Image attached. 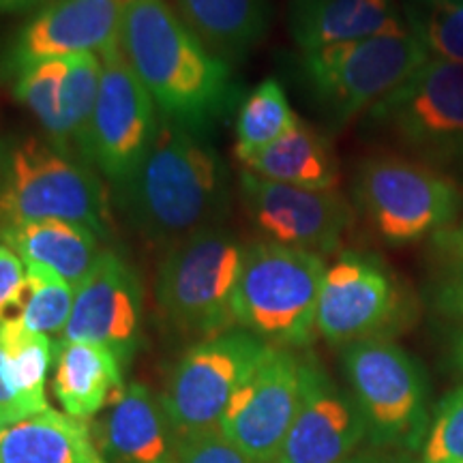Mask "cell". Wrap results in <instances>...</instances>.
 Returning <instances> with one entry per match:
<instances>
[{"mask_svg": "<svg viewBox=\"0 0 463 463\" xmlns=\"http://www.w3.org/2000/svg\"><path fill=\"white\" fill-rule=\"evenodd\" d=\"M45 0H0V17L31 14L37 7H42Z\"/></svg>", "mask_w": 463, "mask_h": 463, "instance_id": "37", "label": "cell"}, {"mask_svg": "<svg viewBox=\"0 0 463 463\" xmlns=\"http://www.w3.org/2000/svg\"><path fill=\"white\" fill-rule=\"evenodd\" d=\"M161 114L120 45L101 54V82L78 155L120 184L140 167L157 137Z\"/></svg>", "mask_w": 463, "mask_h": 463, "instance_id": "12", "label": "cell"}, {"mask_svg": "<svg viewBox=\"0 0 463 463\" xmlns=\"http://www.w3.org/2000/svg\"><path fill=\"white\" fill-rule=\"evenodd\" d=\"M28 297L26 264L14 249L0 242V326L20 320Z\"/></svg>", "mask_w": 463, "mask_h": 463, "instance_id": "31", "label": "cell"}, {"mask_svg": "<svg viewBox=\"0 0 463 463\" xmlns=\"http://www.w3.org/2000/svg\"><path fill=\"white\" fill-rule=\"evenodd\" d=\"M453 358H455L457 367H459V372L463 373V331L455 337V344H453Z\"/></svg>", "mask_w": 463, "mask_h": 463, "instance_id": "38", "label": "cell"}, {"mask_svg": "<svg viewBox=\"0 0 463 463\" xmlns=\"http://www.w3.org/2000/svg\"><path fill=\"white\" fill-rule=\"evenodd\" d=\"M270 347L239 326L189 345L159 395L178 438L217 430L232 395Z\"/></svg>", "mask_w": 463, "mask_h": 463, "instance_id": "11", "label": "cell"}, {"mask_svg": "<svg viewBox=\"0 0 463 463\" xmlns=\"http://www.w3.org/2000/svg\"><path fill=\"white\" fill-rule=\"evenodd\" d=\"M433 251L444 262H463V223L433 236Z\"/></svg>", "mask_w": 463, "mask_h": 463, "instance_id": "35", "label": "cell"}, {"mask_svg": "<svg viewBox=\"0 0 463 463\" xmlns=\"http://www.w3.org/2000/svg\"><path fill=\"white\" fill-rule=\"evenodd\" d=\"M118 45L161 118L208 136L241 106L232 67L195 37L170 0H129Z\"/></svg>", "mask_w": 463, "mask_h": 463, "instance_id": "1", "label": "cell"}, {"mask_svg": "<svg viewBox=\"0 0 463 463\" xmlns=\"http://www.w3.org/2000/svg\"><path fill=\"white\" fill-rule=\"evenodd\" d=\"M129 0H45L0 48V82H14L37 62L103 54L118 45Z\"/></svg>", "mask_w": 463, "mask_h": 463, "instance_id": "14", "label": "cell"}, {"mask_svg": "<svg viewBox=\"0 0 463 463\" xmlns=\"http://www.w3.org/2000/svg\"><path fill=\"white\" fill-rule=\"evenodd\" d=\"M341 463H420V459H414L412 453H405V450L367 447L358 449Z\"/></svg>", "mask_w": 463, "mask_h": 463, "instance_id": "36", "label": "cell"}, {"mask_svg": "<svg viewBox=\"0 0 463 463\" xmlns=\"http://www.w3.org/2000/svg\"><path fill=\"white\" fill-rule=\"evenodd\" d=\"M178 15L222 61H242L262 42L270 20L269 0H174Z\"/></svg>", "mask_w": 463, "mask_h": 463, "instance_id": "25", "label": "cell"}, {"mask_svg": "<svg viewBox=\"0 0 463 463\" xmlns=\"http://www.w3.org/2000/svg\"><path fill=\"white\" fill-rule=\"evenodd\" d=\"M403 155L449 172L463 170V65L430 61L367 112Z\"/></svg>", "mask_w": 463, "mask_h": 463, "instance_id": "9", "label": "cell"}, {"mask_svg": "<svg viewBox=\"0 0 463 463\" xmlns=\"http://www.w3.org/2000/svg\"><path fill=\"white\" fill-rule=\"evenodd\" d=\"M324 273L326 262L317 253L266 241L245 245L236 326L275 347L297 352L311 345Z\"/></svg>", "mask_w": 463, "mask_h": 463, "instance_id": "5", "label": "cell"}, {"mask_svg": "<svg viewBox=\"0 0 463 463\" xmlns=\"http://www.w3.org/2000/svg\"><path fill=\"white\" fill-rule=\"evenodd\" d=\"M26 273L28 297L20 317L22 324L33 333L61 339L71 317L75 288L62 277L39 266H26Z\"/></svg>", "mask_w": 463, "mask_h": 463, "instance_id": "29", "label": "cell"}, {"mask_svg": "<svg viewBox=\"0 0 463 463\" xmlns=\"http://www.w3.org/2000/svg\"><path fill=\"white\" fill-rule=\"evenodd\" d=\"M101 82L99 54L50 58L28 67L11 82L14 97L37 118L56 146L78 153Z\"/></svg>", "mask_w": 463, "mask_h": 463, "instance_id": "18", "label": "cell"}, {"mask_svg": "<svg viewBox=\"0 0 463 463\" xmlns=\"http://www.w3.org/2000/svg\"><path fill=\"white\" fill-rule=\"evenodd\" d=\"M402 9L431 58L463 65V0H403Z\"/></svg>", "mask_w": 463, "mask_h": 463, "instance_id": "28", "label": "cell"}, {"mask_svg": "<svg viewBox=\"0 0 463 463\" xmlns=\"http://www.w3.org/2000/svg\"><path fill=\"white\" fill-rule=\"evenodd\" d=\"M0 347L7 361L11 384L31 414L48 410L45 382L56 358V341L48 335L28 331L22 320H9L0 326Z\"/></svg>", "mask_w": 463, "mask_h": 463, "instance_id": "26", "label": "cell"}, {"mask_svg": "<svg viewBox=\"0 0 463 463\" xmlns=\"http://www.w3.org/2000/svg\"><path fill=\"white\" fill-rule=\"evenodd\" d=\"M410 28L361 42L303 52L300 80L311 101L333 125L367 114L430 61Z\"/></svg>", "mask_w": 463, "mask_h": 463, "instance_id": "7", "label": "cell"}, {"mask_svg": "<svg viewBox=\"0 0 463 463\" xmlns=\"http://www.w3.org/2000/svg\"><path fill=\"white\" fill-rule=\"evenodd\" d=\"M99 172L48 137H0V228L62 219L108 236L109 202Z\"/></svg>", "mask_w": 463, "mask_h": 463, "instance_id": "3", "label": "cell"}, {"mask_svg": "<svg viewBox=\"0 0 463 463\" xmlns=\"http://www.w3.org/2000/svg\"><path fill=\"white\" fill-rule=\"evenodd\" d=\"M242 260L245 245L223 225L167 247L155 281V298L167 326L195 341L236 328L234 298Z\"/></svg>", "mask_w": 463, "mask_h": 463, "instance_id": "6", "label": "cell"}, {"mask_svg": "<svg viewBox=\"0 0 463 463\" xmlns=\"http://www.w3.org/2000/svg\"><path fill=\"white\" fill-rule=\"evenodd\" d=\"M433 303L439 314L463 322V262H444L433 286Z\"/></svg>", "mask_w": 463, "mask_h": 463, "instance_id": "33", "label": "cell"}, {"mask_svg": "<svg viewBox=\"0 0 463 463\" xmlns=\"http://www.w3.org/2000/svg\"><path fill=\"white\" fill-rule=\"evenodd\" d=\"M242 170L269 181L309 191H331L339 184V161L328 137L316 127L298 123L279 140L241 161Z\"/></svg>", "mask_w": 463, "mask_h": 463, "instance_id": "24", "label": "cell"}, {"mask_svg": "<svg viewBox=\"0 0 463 463\" xmlns=\"http://www.w3.org/2000/svg\"><path fill=\"white\" fill-rule=\"evenodd\" d=\"M28 416H33L31 410L26 408L11 384L7 361H5V352L0 347V431L28 419Z\"/></svg>", "mask_w": 463, "mask_h": 463, "instance_id": "34", "label": "cell"}, {"mask_svg": "<svg viewBox=\"0 0 463 463\" xmlns=\"http://www.w3.org/2000/svg\"><path fill=\"white\" fill-rule=\"evenodd\" d=\"M144 289L133 266L106 249L92 273L75 289L71 317L58 341L97 344L127 367L142 344Z\"/></svg>", "mask_w": 463, "mask_h": 463, "instance_id": "17", "label": "cell"}, {"mask_svg": "<svg viewBox=\"0 0 463 463\" xmlns=\"http://www.w3.org/2000/svg\"><path fill=\"white\" fill-rule=\"evenodd\" d=\"M367 427L350 389L316 356H300L297 414L277 463H341L361 449Z\"/></svg>", "mask_w": 463, "mask_h": 463, "instance_id": "16", "label": "cell"}, {"mask_svg": "<svg viewBox=\"0 0 463 463\" xmlns=\"http://www.w3.org/2000/svg\"><path fill=\"white\" fill-rule=\"evenodd\" d=\"M397 0H292L289 33L303 52L405 31Z\"/></svg>", "mask_w": 463, "mask_h": 463, "instance_id": "20", "label": "cell"}, {"mask_svg": "<svg viewBox=\"0 0 463 463\" xmlns=\"http://www.w3.org/2000/svg\"><path fill=\"white\" fill-rule=\"evenodd\" d=\"M341 364L369 447L420 453L431 422L430 382L420 363L392 339H367L341 347Z\"/></svg>", "mask_w": 463, "mask_h": 463, "instance_id": "8", "label": "cell"}, {"mask_svg": "<svg viewBox=\"0 0 463 463\" xmlns=\"http://www.w3.org/2000/svg\"><path fill=\"white\" fill-rule=\"evenodd\" d=\"M123 369L108 347L56 341L52 391L65 414L89 420L125 391Z\"/></svg>", "mask_w": 463, "mask_h": 463, "instance_id": "22", "label": "cell"}, {"mask_svg": "<svg viewBox=\"0 0 463 463\" xmlns=\"http://www.w3.org/2000/svg\"><path fill=\"white\" fill-rule=\"evenodd\" d=\"M0 242L26 266L52 270L78 289L103 256L99 234L84 223L45 219L0 228Z\"/></svg>", "mask_w": 463, "mask_h": 463, "instance_id": "21", "label": "cell"}, {"mask_svg": "<svg viewBox=\"0 0 463 463\" xmlns=\"http://www.w3.org/2000/svg\"><path fill=\"white\" fill-rule=\"evenodd\" d=\"M298 392L300 354L273 345L232 395L219 430L256 463H277Z\"/></svg>", "mask_w": 463, "mask_h": 463, "instance_id": "15", "label": "cell"}, {"mask_svg": "<svg viewBox=\"0 0 463 463\" xmlns=\"http://www.w3.org/2000/svg\"><path fill=\"white\" fill-rule=\"evenodd\" d=\"M181 463H256L223 436L222 430H208L181 438Z\"/></svg>", "mask_w": 463, "mask_h": 463, "instance_id": "32", "label": "cell"}, {"mask_svg": "<svg viewBox=\"0 0 463 463\" xmlns=\"http://www.w3.org/2000/svg\"><path fill=\"white\" fill-rule=\"evenodd\" d=\"M108 463H181V438L157 392L133 382L92 430Z\"/></svg>", "mask_w": 463, "mask_h": 463, "instance_id": "19", "label": "cell"}, {"mask_svg": "<svg viewBox=\"0 0 463 463\" xmlns=\"http://www.w3.org/2000/svg\"><path fill=\"white\" fill-rule=\"evenodd\" d=\"M114 202L142 239L170 247L222 228L232 204L230 170L208 136L161 118L140 167L114 187Z\"/></svg>", "mask_w": 463, "mask_h": 463, "instance_id": "2", "label": "cell"}, {"mask_svg": "<svg viewBox=\"0 0 463 463\" xmlns=\"http://www.w3.org/2000/svg\"><path fill=\"white\" fill-rule=\"evenodd\" d=\"M298 123V114L289 106L279 80L266 78L245 99L236 114V159L245 161L251 155L270 146Z\"/></svg>", "mask_w": 463, "mask_h": 463, "instance_id": "27", "label": "cell"}, {"mask_svg": "<svg viewBox=\"0 0 463 463\" xmlns=\"http://www.w3.org/2000/svg\"><path fill=\"white\" fill-rule=\"evenodd\" d=\"M410 317L408 289L380 256L347 249L326 266L316 326L331 345L391 339Z\"/></svg>", "mask_w": 463, "mask_h": 463, "instance_id": "10", "label": "cell"}, {"mask_svg": "<svg viewBox=\"0 0 463 463\" xmlns=\"http://www.w3.org/2000/svg\"><path fill=\"white\" fill-rule=\"evenodd\" d=\"M352 204L373 239L414 245L453 228L463 215V187L453 174L403 153H375L358 161Z\"/></svg>", "mask_w": 463, "mask_h": 463, "instance_id": "4", "label": "cell"}, {"mask_svg": "<svg viewBox=\"0 0 463 463\" xmlns=\"http://www.w3.org/2000/svg\"><path fill=\"white\" fill-rule=\"evenodd\" d=\"M420 463H463V386L439 399L433 410Z\"/></svg>", "mask_w": 463, "mask_h": 463, "instance_id": "30", "label": "cell"}, {"mask_svg": "<svg viewBox=\"0 0 463 463\" xmlns=\"http://www.w3.org/2000/svg\"><path fill=\"white\" fill-rule=\"evenodd\" d=\"M0 463H108L86 420L56 410L0 431Z\"/></svg>", "mask_w": 463, "mask_h": 463, "instance_id": "23", "label": "cell"}, {"mask_svg": "<svg viewBox=\"0 0 463 463\" xmlns=\"http://www.w3.org/2000/svg\"><path fill=\"white\" fill-rule=\"evenodd\" d=\"M239 191L260 241L324 258L337 251L354 228V204L337 189H298L242 170Z\"/></svg>", "mask_w": 463, "mask_h": 463, "instance_id": "13", "label": "cell"}]
</instances>
